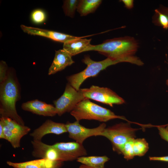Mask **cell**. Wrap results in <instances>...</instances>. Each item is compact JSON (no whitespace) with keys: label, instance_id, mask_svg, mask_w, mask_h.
<instances>
[{"label":"cell","instance_id":"6da1fadb","mask_svg":"<svg viewBox=\"0 0 168 168\" xmlns=\"http://www.w3.org/2000/svg\"><path fill=\"white\" fill-rule=\"evenodd\" d=\"M138 47L134 38L126 36L108 39L98 45L91 44L86 51H97L107 58L141 66L143 63L134 56Z\"/></svg>","mask_w":168,"mask_h":168},{"label":"cell","instance_id":"7a4b0ae2","mask_svg":"<svg viewBox=\"0 0 168 168\" xmlns=\"http://www.w3.org/2000/svg\"><path fill=\"white\" fill-rule=\"evenodd\" d=\"M18 84L11 69L8 70L6 80L0 83V114L1 117L10 118L19 124L24 125L21 118L18 114L16 107L19 99Z\"/></svg>","mask_w":168,"mask_h":168},{"label":"cell","instance_id":"3957f363","mask_svg":"<svg viewBox=\"0 0 168 168\" xmlns=\"http://www.w3.org/2000/svg\"><path fill=\"white\" fill-rule=\"evenodd\" d=\"M70 114L79 121L87 119L106 122L116 119L127 120L124 117L116 115L110 110L98 105L88 99L79 103L70 112Z\"/></svg>","mask_w":168,"mask_h":168},{"label":"cell","instance_id":"277c9868","mask_svg":"<svg viewBox=\"0 0 168 168\" xmlns=\"http://www.w3.org/2000/svg\"><path fill=\"white\" fill-rule=\"evenodd\" d=\"M82 62L87 65L83 71L73 74L67 77L68 83L77 90H79L82 83L89 77L97 75L100 71L108 67L117 63L122 62L120 60L109 58L100 61H96L92 60L89 56H85Z\"/></svg>","mask_w":168,"mask_h":168},{"label":"cell","instance_id":"5b68a950","mask_svg":"<svg viewBox=\"0 0 168 168\" xmlns=\"http://www.w3.org/2000/svg\"><path fill=\"white\" fill-rule=\"evenodd\" d=\"M139 129L132 128L129 122L121 123L105 128L99 136L108 139L111 143L113 151L122 154L124 144L135 138L136 132Z\"/></svg>","mask_w":168,"mask_h":168},{"label":"cell","instance_id":"8992f818","mask_svg":"<svg viewBox=\"0 0 168 168\" xmlns=\"http://www.w3.org/2000/svg\"><path fill=\"white\" fill-rule=\"evenodd\" d=\"M85 99H91L113 107L114 104H124V100L107 87L92 86L89 88L80 89Z\"/></svg>","mask_w":168,"mask_h":168},{"label":"cell","instance_id":"52a82bcc","mask_svg":"<svg viewBox=\"0 0 168 168\" xmlns=\"http://www.w3.org/2000/svg\"><path fill=\"white\" fill-rule=\"evenodd\" d=\"M84 99L80 89L77 90L68 83L63 94L53 103L57 114L61 116L65 113L71 112L79 103Z\"/></svg>","mask_w":168,"mask_h":168},{"label":"cell","instance_id":"ba28073f","mask_svg":"<svg viewBox=\"0 0 168 168\" xmlns=\"http://www.w3.org/2000/svg\"><path fill=\"white\" fill-rule=\"evenodd\" d=\"M0 122L3 126L6 140L15 148L20 147L21 138L30 130L29 127L21 125L9 117H1Z\"/></svg>","mask_w":168,"mask_h":168},{"label":"cell","instance_id":"9c48e42d","mask_svg":"<svg viewBox=\"0 0 168 168\" xmlns=\"http://www.w3.org/2000/svg\"><path fill=\"white\" fill-rule=\"evenodd\" d=\"M65 125L69 137L81 144L89 137L99 136L106 126V124L103 123L96 128H87L80 125L79 121L77 120L73 123L68 122Z\"/></svg>","mask_w":168,"mask_h":168},{"label":"cell","instance_id":"30bf717a","mask_svg":"<svg viewBox=\"0 0 168 168\" xmlns=\"http://www.w3.org/2000/svg\"><path fill=\"white\" fill-rule=\"evenodd\" d=\"M59 152L60 161H72L87 155L86 150L82 145L77 142H58L52 145Z\"/></svg>","mask_w":168,"mask_h":168},{"label":"cell","instance_id":"8fae6325","mask_svg":"<svg viewBox=\"0 0 168 168\" xmlns=\"http://www.w3.org/2000/svg\"><path fill=\"white\" fill-rule=\"evenodd\" d=\"M21 27L24 32L28 34L46 37L54 41L63 43L81 37L73 36L55 31L28 26L23 25L21 26Z\"/></svg>","mask_w":168,"mask_h":168},{"label":"cell","instance_id":"7c38bea8","mask_svg":"<svg viewBox=\"0 0 168 168\" xmlns=\"http://www.w3.org/2000/svg\"><path fill=\"white\" fill-rule=\"evenodd\" d=\"M65 124L54 122L50 120L46 121L41 126L30 134L35 141H41L45 135L53 133L59 135L67 132Z\"/></svg>","mask_w":168,"mask_h":168},{"label":"cell","instance_id":"4fadbf2b","mask_svg":"<svg viewBox=\"0 0 168 168\" xmlns=\"http://www.w3.org/2000/svg\"><path fill=\"white\" fill-rule=\"evenodd\" d=\"M21 107L25 111L44 116L53 117L57 114L55 106L37 99L24 103Z\"/></svg>","mask_w":168,"mask_h":168},{"label":"cell","instance_id":"5bb4252c","mask_svg":"<svg viewBox=\"0 0 168 168\" xmlns=\"http://www.w3.org/2000/svg\"><path fill=\"white\" fill-rule=\"evenodd\" d=\"M72 57L63 49L56 51L53 62L48 70V75L54 74L72 64L74 62Z\"/></svg>","mask_w":168,"mask_h":168},{"label":"cell","instance_id":"9a60e30c","mask_svg":"<svg viewBox=\"0 0 168 168\" xmlns=\"http://www.w3.org/2000/svg\"><path fill=\"white\" fill-rule=\"evenodd\" d=\"M82 36L79 38L68 41L64 43L63 49L72 56L84 52L86 51L91 45V39H84L89 36Z\"/></svg>","mask_w":168,"mask_h":168},{"label":"cell","instance_id":"2e32d148","mask_svg":"<svg viewBox=\"0 0 168 168\" xmlns=\"http://www.w3.org/2000/svg\"><path fill=\"white\" fill-rule=\"evenodd\" d=\"M57 162L41 158L19 163L7 161V163L14 168H47L53 166Z\"/></svg>","mask_w":168,"mask_h":168},{"label":"cell","instance_id":"e0dca14e","mask_svg":"<svg viewBox=\"0 0 168 168\" xmlns=\"http://www.w3.org/2000/svg\"><path fill=\"white\" fill-rule=\"evenodd\" d=\"M102 2L101 0H79L77 11L81 16H84L94 12Z\"/></svg>","mask_w":168,"mask_h":168},{"label":"cell","instance_id":"ac0fdd59","mask_svg":"<svg viewBox=\"0 0 168 168\" xmlns=\"http://www.w3.org/2000/svg\"><path fill=\"white\" fill-rule=\"evenodd\" d=\"M110 159L106 156H83L78 158L77 161L88 166L94 168H104L105 163Z\"/></svg>","mask_w":168,"mask_h":168},{"label":"cell","instance_id":"d6986e66","mask_svg":"<svg viewBox=\"0 0 168 168\" xmlns=\"http://www.w3.org/2000/svg\"><path fill=\"white\" fill-rule=\"evenodd\" d=\"M133 147L135 156H142L148 151L149 145L144 138L134 139Z\"/></svg>","mask_w":168,"mask_h":168},{"label":"cell","instance_id":"ffe728a7","mask_svg":"<svg viewBox=\"0 0 168 168\" xmlns=\"http://www.w3.org/2000/svg\"><path fill=\"white\" fill-rule=\"evenodd\" d=\"M79 1L78 0L63 1L62 8L66 16L72 18L74 17Z\"/></svg>","mask_w":168,"mask_h":168},{"label":"cell","instance_id":"44dd1931","mask_svg":"<svg viewBox=\"0 0 168 168\" xmlns=\"http://www.w3.org/2000/svg\"><path fill=\"white\" fill-rule=\"evenodd\" d=\"M155 13L153 19L154 23L162 26L164 29H168V17L158 9H155Z\"/></svg>","mask_w":168,"mask_h":168},{"label":"cell","instance_id":"7402d4cb","mask_svg":"<svg viewBox=\"0 0 168 168\" xmlns=\"http://www.w3.org/2000/svg\"><path fill=\"white\" fill-rule=\"evenodd\" d=\"M133 138L127 142L124 145L122 151V154L125 159L128 160L135 156L133 147Z\"/></svg>","mask_w":168,"mask_h":168},{"label":"cell","instance_id":"603a6c76","mask_svg":"<svg viewBox=\"0 0 168 168\" xmlns=\"http://www.w3.org/2000/svg\"><path fill=\"white\" fill-rule=\"evenodd\" d=\"M46 15L41 9H38L33 11L31 14V19L34 23L40 24L43 23L46 20Z\"/></svg>","mask_w":168,"mask_h":168},{"label":"cell","instance_id":"cb8c5ba5","mask_svg":"<svg viewBox=\"0 0 168 168\" xmlns=\"http://www.w3.org/2000/svg\"><path fill=\"white\" fill-rule=\"evenodd\" d=\"M8 69L5 62L1 61L0 63V83L5 81L7 76Z\"/></svg>","mask_w":168,"mask_h":168},{"label":"cell","instance_id":"d4e9b609","mask_svg":"<svg viewBox=\"0 0 168 168\" xmlns=\"http://www.w3.org/2000/svg\"><path fill=\"white\" fill-rule=\"evenodd\" d=\"M159 133L161 138L168 142V131L164 127L159 126L157 127Z\"/></svg>","mask_w":168,"mask_h":168},{"label":"cell","instance_id":"484cf974","mask_svg":"<svg viewBox=\"0 0 168 168\" xmlns=\"http://www.w3.org/2000/svg\"><path fill=\"white\" fill-rule=\"evenodd\" d=\"M149 159L150 161H160L168 162V156H150Z\"/></svg>","mask_w":168,"mask_h":168},{"label":"cell","instance_id":"4316f807","mask_svg":"<svg viewBox=\"0 0 168 168\" xmlns=\"http://www.w3.org/2000/svg\"><path fill=\"white\" fill-rule=\"evenodd\" d=\"M121 1L123 2L125 7L128 9H131L133 7V0H122Z\"/></svg>","mask_w":168,"mask_h":168},{"label":"cell","instance_id":"83f0119b","mask_svg":"<svg viewBox=\"0 0 168 168\" xmlns=\"http://www.w3.org/2000/svg\"><path fill=\"white\" fill-rule=\"evenodd\" d=\"M158 9L168 17V7L161 6Z\"/></svg>","mask_w":168,"mask_h":168},{"label":"cell","instance_id":"f1b7e54d","mask_svg":"<svg viewBox=\"0 0 168 168\" xmlns=\"http://www.w3.org/2000/svg\"><path fill=\"white\" fill-rule=\"evenodd\" d=\"M0 138L6 139V137L4 134L3 126L1 122H0Z\"/></svg>","mask_w":168,"mask_h":168},{"label":"cell","instance_id":"f546056e","mask_svg":"<svg viewBox=\"0 0 168 168\" xmlns=\"http://www.w3.org/2000/svg\"><path fill=\"white\" fill-rule=\"evenodd\" d=\"M62 162H58L55 165L53 166L48 167L47 168H59L62 165Z\"/></svg>","mask_w":168,"mask_h":168},{"label":"cell","instance_id":"4dcf8cb0","mask_svg":"<svg viewBox=\"0 0 168 168\" xmlns=\"http://www.w3.org/2000/svg\"><path fill=\"white\" fill-rule=\"evenodd\" d=\"M79 168H94L90 167L85 166L84 165L82 164L79 166Z\"/></svg>","mask_w":168,"mask_h":168},{"label":"cell","instance_id":"1f68e13d","mask_svg":"<svg viewBox=\"0 0 168 168\" xmlns=\"http://www.w3.org/2000/svg\"><path fill=\"white\" fill-rule=\"evenodd\" d=\"M165 128L168 131V124L166 125V127Z\"/></svg>","mask_w":168,"mask_h":168},{"label":"cell","instance_id":"d6a6232c","mask_svg":"<svg viewBox=\"0 0 168 168\" xmlns=\"http://www.w3.org/2000/svg\"><path fill=\"white\" fill-rule=\"evenodd\" d=\"M166 84L167 86H168V79H167L166 80Z\"/></svg>","mask_w":168,"mask_h":168}]
</instances>
